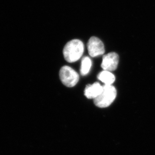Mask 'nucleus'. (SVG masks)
<instances>
[{
	"instance_id": "obj_4",
	"label": "nucleus",
	"mask_w": 155,
	"mask_h": 155,
	"mask_svg": "<svg viewBox=\"0 0 155 155\" xmlns=\"http://www.w3.org/2000/svg\"><path fill=\"white\" fill-rule=\"evenodd\" d=\"M87 49L89 55L93 57L101 55L105 52L104 43L96 37H92L89 39L87 43Z\"/></svg>"
},
{
	"instance_id": "obj_1",
	"label": "nucleus",
	"mask_w": 155,
	"mask_h": 155,
	"mask_svg": "<svg viewBox=\"0 0 155 155\" xmlns=\"http://www.w3.org/2000/svg\"><path fill=\"white\" fill-rule=\"evenodd\" d=\"M84 46L82 41L78 39L72 40L65 46L63 55L67 61L72 63L79 60L82 56Z\"/></svg>"
},
{
	"instance_id": "obj_3",
	"label": "nucleus",
	"mask_w": 155,
	"mask_h": 155,
	"mask_svg": "<svg viewBox=\"0 0 155 155\" xmlns=\"http://www.w3.org/2000/svg\"><path fill=\"white\" fill-rule=\"evenodd\" d=\"M59 77L62 84L68 87H72L78 84L79 74L69 66H64L60 69Z\"/></svg>"
},
{
	"instance_id": "obj_5",
	"label": "nucleus",
	"mask_w": 155,
	"mask_h": 155,
	"mask_svg": "<svg viewBox=\"0 0 155 155\" xmlns=\"http://www.w3.org/2000/svg\"><path fill=\"white\" fill-rule=\"evenodd\" d=\"M119 61V56L117 53H109L103 56L101 67L104 70L113 71L117 68Z\"/></svg>"
},
{
	"instance_id": "obj_7",
	"label": "nucleus",
	"mask_w": 155,
	"mask_h": 155,
	"mask_svg": "<svg viewBox=\"0 0 155 155\" xmlns=\"http://www.w3.org/2000/svg\"><path fill=\"white\" fill-rule=\"evenodd\" d=\"M97 78L104 84V85H112L116 79L114 75L111 72L107 70L101 72L97 75Z\"/></svg>"
},
{
	"instance_id": "obj_2",
	"label": "nucleus",
	"mask_w": 155,
	"mask_h": 155,
	"mask_svg": "<svg viewBox=\"0 0 155 155\" xmlns=\"http://www.w3.org/2000/svg\"><path fill=\"white\" fill-rule=\"evenodd\" d=\"M117 94V90L113 85H104L101 94L94 99V103L96 106L101 108L107 107L114 102Z\"/></svg>"
},
{
	"instance_id": "obj_8",
	"label": "nucleus",
	"mask_w": 155,
	"mask_h": 155,
	"mask_svg": "<svg viewBox=\"0 0 155 155\" xmlns=\"http://www.w3.org/2000/svg\"><path fill=\"white\" fill-rule=\"evenodd\" d=\"M92 62L89 57L86 56L82 59L81 65V73L82 75H85L89 73Z\"/></svg>"
},
{
	"instance_id": "obj_6",
	"label": "nucleus",
	"mask_w": 155,
	"mask_h": 155,
	"mask_svg": "<svg viewBox=\"0 0 155 155\" xmlns=\"http://www.w3.org/2000/svg\"><path fill=\"white\" fill-rule=\"evenodd\" d=\"M103 89V86L98 82H95L86 86L84 90V95L87 98L94 100L101 94Z\"/></svg>"
}]
</instances>
